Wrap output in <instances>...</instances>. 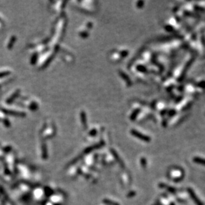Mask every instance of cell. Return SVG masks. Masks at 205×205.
I'll list each match as a JSON object with an SVG mask.
<instances>
[{"label": "cell", "instance_id": "5b68a950", "mask_svg": "<svg viewBox=\"0 0 205 205\" xmlns=\"http://www.w3.org/2000/svg\"><path fill=\"white\" fill-rule=\"evenodd\" d=\"M159 187H161V188H165V189H166L167 190H168V192L172 193H176V189H175V188H173V187H168V185H166V184H163V183H161V184H159Z\"/></svg>", "mask_w": 205, "mask_h": 205}, {"label": "cell", "instance_id": "6da1fadb", "mask_svg": "<svg viewBox=\"0 0 205 205\" xmlns=\"http://www.w3.org/2000/svg\"><path fill=\"white\" fill-rule=\"evenodd\" d=\"M192 101L191 99L190 98H184V99L181 100V102L178 103V107L177 109L176 110H180V111H185L188 110V109L191 107L192 104Z\"/></svg>", "mask_w": 205, "mask_h": 205}, {"label": "cell", "instance_id": "277c9868", "mask_svg": "<svg viewBox=\"0 0 205 205\" xmlns=\"http://www.w3.org/2000/svg\"><path fill=\"white\" fill-rule=\"evenodd\" d=\"M174 85H175V83H174V80L173 79H168V80L166 81L165 83H164V87L166 90H172L174 87Z\"/></svg>", "mask_w": 205, "mask_h": 205}, {"label": "cell", "instance_id": "3957f363", "mask_svg": "<svg viewBox=\"0 0 205 205\" xmlns=\"http://www.w3.org/2000/svg\"><path fill=\"white\" fill-rule=\"evenodd\" d=\"M133 134L134 136H135L136 137H138V138L141 139L143 141H150V138L149 137L140 134L138 131H133Z\"/></svg>", "mask_w": 205, "mask_h": 205}, {"label": "cell", "instance_id": "8992f818", "mask_svg": "<svg viewBox=\"0 0 205 205\" xmlns=\"http://www.w3.org/2000/svg\"><path fill=\"white\" fill-rule=\"evenodd\" d=\"M193 161L195 162L196 163L201 164L202 165L205 166V159H203V158L199 157H194Z\"/></svg>", "mask_w": 205, "mask_h": 205}, {"label": "cell", "instance_id": "52a82bcc", "mask_svg": "<svg viewBox=\"0 0 205 205\" xmlns=\"http://www.w3.org/2000/svg\"><path fill=\"white\" fill-rule=\"evenodd\" d=\"M175 205V204L174 203H171V205Z\"/></svg>", "mask_w": 205, "mask_h": 205}, {"label": "cell", "instance_id": "7a4b0ae2", "mask_svg": "<svg viewBox=\"0 0 205 205\" xmlns=\"http://www.w3.org/2000/svg\"><path fill=\"white\" fill-rule=\"evenodd\" d=\"M187 191H188V193H189L191 198L193 200V201L196 205H205L204 203H203V202L198 198V196H196V194H195L194 191H193V189H191V188H188Z\"/></svg>", "mask_w": 205, "mask_h": 205}]
</instances>
